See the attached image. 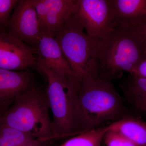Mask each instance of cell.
<instances>
[{
    "mask_svg": "<svg viewBox=\"0 0 146 146\" xmlns=\"http://www.w3.org/2000/svg\"><path fill=\"white\" fill-rule=\"evenodd\" d=\"M146 56V36L142 27L116 23L101 41L100 77L111 80L129 74Z\"/></svg>",
    "mask_w": 146,
    "mask_h": 146,
    "instance_id": "6da1fadb",
    "label": "cell"
},
{
    "mask_svg": "<svg viewBox=\"0 0 146 146\" xmlns=\"http://www.w3.org/2000/svg\"><path fill=\"white\" fill-rule=\"evenodd\" d=\"M123 111L121 98L111 80L91 76L81 80L76 103L77 134L117 119Z\"/></svg>",
    "mask_w": 146,
    "mask_h": 146,
    "instance_id": "7a4b0ae2",
    "label": "cell"
},
{
    "mask_svg": "<svg viewBox=\"0 0 146 146\" xmlns=\"http://www.w3.org/2000/svg\"><path fill=\"white\" fill-rule=\"evenodd\" d=\"M50 110L46 93L31 87L0 114V125L13 128L39 141L50 143L55 140Z\"/></svg>",
    "mask_w": 146,
    "mask_h": 146,
    "instance_id": "3957f363",
    "label": "cell"
},
{
    "mask_svg": "<svg viewBox=\"0 0 146 146\" xmlns=\"http://www.w3.org/2000/svg\"><path fill=\"white\" fill-rule=\"evenodd\" d=\"M54 38L80 82L86 77H100L101 41L86 34L72 12Z\"/></svg>",
    "mask_w": 146,
    "mask_h": 146,
    "instance_id": "277c9868",
    "label": "cell"
},
{
    "mask_svg": "<svg viewBox=\"0 0 146 146\" xmlns=\"http://www.w3.org/2000/svg\"><path fill=\"white\" fill-rule=\"evenodd\" d=\"M37 65L48 80L46 94L52 113L55 140L77 135L75 111L80 82L55 74L40 63Z\"/></svg>",
    "mask_w": 146,
    "mask_h": 146,
    "instance_id": "5b68a950",
    "label": "cell"
},
{
    "mask_svg": "<svg viewBox=\"0 0 146 146\" xmlns=\"http://www.w3.org/2000/svg\"><path fill=\"white\" fill-rule=\"evenodd\" d=\"M72 13L86 34L100 41L116 24L112 0H76Z\"/></svg>",
    "mask_w": 146,
    "mask_h": 146,
    "instance_id": "8992f818",
    "label": "cell"
},
{
    "mask_svg": "<svg viewBox=\"0 0 146 146\" xmlns=\"http://www.w3.org/2000/svg\"><path fill=\"white\" fill-rule=\"evenodd\" d=\"M5 32L35 49L41 32L37 13L32 0L18 1L11 15Z\"/></svg>",
    "mask_w": 146,
    "mask_h": 146,
    "instance_id": "52a82bcc",
    "label": "cell"
},
{
    "mask_svg": "<svg viewBox=\"0 0 146 146\" xmlns=\"http://www.w3.org/2000/svg\"><path fill=\"white\" fill-rule=\"evenodd\" d=\"M36 50L5 31H0V68L23 70L37 65Z\"/></svg>",
    "mask_w": 146,
    "mask_h": 146,
    "instance_id": "ba28073f",
    "label": "cell"
},
{
    "mask_svg": "<svg viewBox=\"0 0 146 146\" xmlns=\"http://www.w3.org/2000/svg\"><path fill=\"white\" fill-rule=\"evenodd\" d=\"M76 0H32L41 33L54 37L72 12Z\"/></svg>",
    "mask_w": 146,
    "mask_h": 146,
    "instance_id": "9c48e42d",
    "label": "cell"
},
{
    "mask_svg": "<svg viewBox=\"0 0 146 146\" xmlns=\"http://www.w3.org/2000/svg\"><path fill=\"white\" fill-rule=\"evenodd\" d=\"M35 49L38 55L37 64H42L59 75L78 80L54 37L41 33Z\"/></svg>",
    "mask_w": 146,
    "mask_h": 146,
    "instance_id": "30bf717a",
    "label": "cell"
},
{
    "mask_svg": "<svg viewBox=\"0 0 146 146\" xmlns=\"http://www.w3.org/2000/svg\"><path fill=\"white\" fill-rule=\"evenodd\" d=\"M31 82L28 72L0 68V114L9 108L21 94L32 87Z\"/></svg>",
    "mask_w": 146,
    "mask_h": 146,
    "instance_id": "8fae6325",
    "label": "cell"
},
{
    "mask_svg": "<svg viewBox=\"0 0 146 146\" xmlns=\"http://www.w3.org/2000/svg\"><path fill=\"white\" fill-rule=\"evenodd\" d=\"M115 22L134 27L146 25V0H112Z\"/></svg>",
    "mask_w": 146,
    "mask_h": 146,
    "instance_id": "7c38bea8",
    "label": "cell"
},
{
    "mask_svg": "<svg viewBox=\"0 0 146 146\" xmlns=\"http://www.w3.org/2000/svg\"><path fill=\"white\" fill-rule=\"evenodd\" d=\"M108 126L110 129L121 133L138 146H146V121L142 119L125 116Z\"/></svg>",
    "mask_w": 146,
    "mask_h": 146,
    "instance_id": "4fadbf2b",
    "label": "cell"
},
{
    "mask_svg": "<svg viewBox=\"0 0 146 146\" xmlns=\"http://www.w3.org/2000/svg\"><path fill=\"white\" fill-rule=\"evenodd\" d=\"M49 144L21 131L0 125V146H48Z\"/></svg>",
    "mask_w": 146,
    "mask_h": 146,
    "instance_id": "5bb4252c",
    "label": "cell"
},
{
    "mask_svg": "<svg viewBox=\"0 0 146 146\" xmlns=\"http://www.w3.org/2000/svg\"><path fill=\"white\" fill-rule=\"evenodd\" d=\"M109 126L99 127L73 136L58 146H101Z\"/></svg>",
    "mask_w": 146,
    "mask_h": 146,
    "instance_id": "9a60e30c",
    "label": "cell"
},
{
    "mask_svg": "<svg viewBox=\"0 0 146 146\" xmlns=\"http://www.w3.org/2000/svg\"><path fill=\"white\" fill-rule=\"evenodd\" d=\"M126 96L134 106H146V78L131 77L124 86Z\"/></svg>",
    "mask_w": 146,
    "mask_h": 146,
    "instance_id": "2e32d148",
    "label": "cell"
},
{
    "mask_svg": "<svg viewBox=\"0 0 146 146\" xmlns=\"http://www.w3.org/2000/svg\"><path fill=\"white\" fill-rule=\"evenodd\" d=\"M106 146H138L125 136L117 131L108 129L104 136Z\"/></svg>",
    "mask_w": 146,
    "mask_h": 146,
    "instance_id": "e0dca14e",
    "label": "cell"
},
{
    "mask_svg": "<svg viewBox=\"0 0 146 146\" xmlns=\"http://www.w3.org/2000/svg\"><path fill=\"white\" fill-rule=\"evenodd\" d=\"M18 1L0 0V31H5L8 21Z\"/></svg>",
    "mask_w": 146,
    "mask_h": 146,
    "instance_id": "ac0fdd59",
    "label": "cell"
},
{
    "mask_svg": "<svg viewBox=\"0 0 146 146\" xmlns=\"http://www.w3.org/2000/svg\"><path fill=\"white\" fill-rule=\"evenodd\" d=\"M131 76L146 78V56L130 73Z\"/></svg>",
    "mask_w": 146,
    "mask_h": 146,
    "instance_id": "d6986e66",
    "label": "cell"
},
{
    "mask_svg": "<svg viewBox=\"0 0 146 146\" xmlns=\"http://www.w3.org/2000/svg\"><path fill=\"white\" fill-rule=\"evenodd\" d=\"M142 28H143V30L144 32H145L146 36V25H145L144 26L142 27Z\"/></svg>",
    "mask_w": 146,
    "mask_h": 146,
    "instance_id": "ffe728a7",
    "label": "cell"
},
{
    "mask_svg": "<svg viewBox=\"0 0 146 146\" xmlns=\"http://www.w3.org/2000/svg\"><path fill=\"white\" fill-rule=\"evenodd\" d=\"M140 109L142 110H144V111H145V112H146V107L142 108H141Z\"/></svg>",
    "mask_w": 146,
    "mask_h": 146,
    "instance_id": "44dd1931",
    "label": "cell"
}]
</instances>
